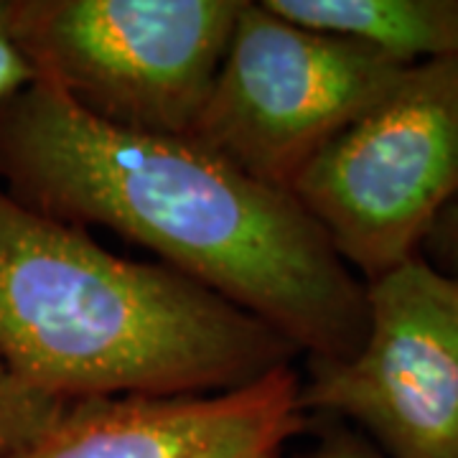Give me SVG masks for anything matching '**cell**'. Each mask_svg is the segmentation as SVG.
<instances>
[{
  "label": "cell",
  "instance_id": "obj_4",
  "mask_svg": "<svg viewBox=\"0 0 458 458\" xmlns=\"http://www.w3.org/2000/svg\"><path fill=\"white\" fill-rule=\"evenodd\" d=\"M291 194L364 283L420 255L458 199V56L408 66Z\"/></svg>",
  "mask_w": 458,
  "mask_h": 458
},
{
  "label": "cell",
  "instance_id": "obj_8",
  "mask_svg": "<svg viewBox=\"0 0 458 458\" xmlns=\"http://www.w3.org/2000/svg\"><path fill=\"white\" fill-rule=\"evenodd\" d=\"M313 31L349 38L400 66L458 56V0H262Z\"/></svg>",
  "mask_w": 458,
  "mask_h": 458
},
{
  "label": "cell",
  "instance_id": "obj_11",
  "mask_svg": "<svg viewBox=\"0 0 458 458\" xmlns=\"http://www.w3.org/2000/svg\"><path fill=\"white\" fill-rule=\"evenodd\" d=\"M36 82V72L13 36V3L0 0V102Z\"/></svg>",
  "mask_w": 458,
  "mask_h": 458
},
{
  "label": "cell",
  "instance_id": "obj_7",
  "mask_svg": "<svg viewBox=\"0 0 458 458\" xmlns=\"http://www.w3.org/2000/svg\"><path fill=\"white\" fill-rule=\"evenodd\" d=\"M298 390L283 367L227 393L72 400L11 458H283L313 423Z\"/></svg>",
  "mask_w": 458,
  "mask_h": 458
},
{
  "label": "cell",
  "instance_id": "obj_12",
  "mask_svg": "<svg viewBox=\"0 0 458 458\" xmlns=\"http://www.w3.org/2000/svg\"><path fill=\"white\" fill-rule=\"evenodd\" d=\"M420 255L436 270L458 278V199L436 219V225L423 240Z\"/></svg>",
  "mask_w": 458,
  "mask_h": 458
},
{
  "label": "cell",
  "instance_id": "obj_1",
  "mask_svg": "<svg viewBox=\"0 0 458 458\" xmlns=\"http://www.w3.org/2000/svg\"><path fill=\"white\" fill-rule=\"evenodd\" d=\"M0 186L33 212L156 252L303 357L346 360L364 342L367 285L311 214L191 138L105 125L36 80L0 102Z\"/></svg>",
  "mask_w": 458,
  "mask_h": 458
},
{
  "label": "cell",
  "instance_id": "obj_6",
  "mask_svg": "<svg viewBox=\"0 0 458 458\" xmlns=\"http://www.w3.org/2000/svg\"><path fill=\"white\" fill-rule=\"evenodd\" d=\"M364 285V342L306 357L298 405L354 423L387 458H458V278L412 255Z\"/></svg>",
  "mask_w": 458,
  "mask_h": 458
},
{
  "label": "cell",
  "instance_id": "obj_5",
  "mask_svg": "<svg viewBox=\"0 0 458 458\" xmlns=\"http://www.w3.org/2000/svg\"><path fill=\"white\" fill-rule=\"evenodd\" d=\"M405 69L242 0L191 140L250 179L293 191L313 158Z\"/></svg>",
  "mask_w": 458,
  "mask_h": 458
},
{
  "label": "cell",
  "instance_id": "obj_3",
  "mask_svg": "<svg viewBox=\"0 0 458 458\" xmlns=\"http://www.w3.org/2000/svg\"><path fill=\"white\" fill-rule=\"evenodd\" d=\"M38 82L120 131L191 138L242 0H11Z\"/></svg>",
  "mask_w": 458,
  "mask_h": 458
},
{
  "label": "cell",
  "instance_id": "obj_10",
  "mask_svg": "<svg viewBox=\"0 0 458 458\" xmlns=\"http://www.w3.org/2000/svg\"><path fill=\"white\" fill-rule=\"evenodd\" d=\"M311 418L313 423L309 430V436H313L311 445L295 451L293 456L283 454V458H387L364 433L349 423L336 418H318V415Z\"/></svg>",
  "mask_w": 458,
  "mask_h": 458
},
{
  "label": "cell",
  "instance_id": "obj_9",
  "mask_svg": "<svg viewBox=\"0 0 458 458\" xmlns=\"http://www.w3.org/2000/svg\"><path fill=\"white\" fill-rule=\"evenodd\" d=\"M64 405L21 382L0 360V458H11L47 430Z\"/></svg>",
  "mask_w": 458,
  "mask_h": 458
},
{
  "label": "cell",
  "instance_id": "obj_2",
  "mask_svg": "<svg viewBox=\"0 0 458 458\" xmlns=\"http://www.w3.org/2000/svg\"><path fill=\"white\" fill-rule=\"evenodd\" d=\"M301 352L161 262L120 258L0 186V360L38 393H227Z\"/></svg>",
  "mask_w": 458,
  "mask_h": 458
}]
</instances>
